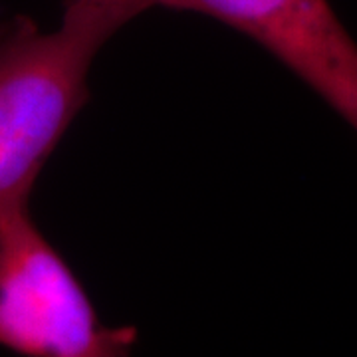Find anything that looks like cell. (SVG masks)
<instances>
[{
  "label": "cell",
  "mask_w": 357,
  "mask_h": 357,
  "mask_svg": "<svg viewBox=\"0 0 357 357\" xmlns=\"http://www.w3.org/2000/svg\"><path fill=\"white\" fill-rule=\"evenodd\" d=\"M128 14L66 2L62 24L40 32L20 18L0 46V215L30 201L42 167L88 100L98 52Z\"/></svg>",
  "instance_id": "1"
},
{
  "label": "cell",
  "mask_w": 357,
  "mask_h": 357,
  "mask_svg": "<svg viewBox=\"0 0 357 357\" xmlns=\"http://www.w3.org/2000/svg\"><path fill=\"white\" fill-rule=\"evenodd\" d=\"M66 2H91L107 8H115L119 13L128 14L129 18H135L137 14L145 13L155 6V0H66Z\"/></svg>",
  "instance_id": "4"
},
{
  "label": "cell",
  "mask_w": 357,
  "mask_h": 357,
  "mask_svg": "<svg viewBox=\"0 0 357 357\" xmlns=\"http://www.w3.org/2000/svg\"><path fill=\"white\" fill-rule=\"evenodd\" d=\"M28 204L0 215V347L32 357L129 354L137 332L103 324Z\"/></svg>",
  "instance_id": "2"
},
{
  "label": "cell",
  "mask_w": 357,
  "mask_h": 357,
  "mask_svg": "<svg viewBox=\"0 0 357 357\" xmlns=\"http://www.w3.org/2000/svg\"><path fill=\"white\" fill-rule=\"evenodd\" d=\"M14 26H16V20H13V22H4V20H0V46L4 44V40L10 36V32L14 30Z\"/></svg>",
  "instance_id": "5"
},
{
  "label": "cell",
  "mask_w": 357,
  "mask_h": 357,
  "mask_svg": "<svg viewBox=\"0 0 357 357\" xmlns=\"http://www.w3.org/2000/svg\"><path fill=\"white\" fill-rule=\"evenodd\" d=\"M217 18L268 50L357 135V42L328 0H155Z\"/></svg>",
  "instance_id": "3"
}]
</instances>
